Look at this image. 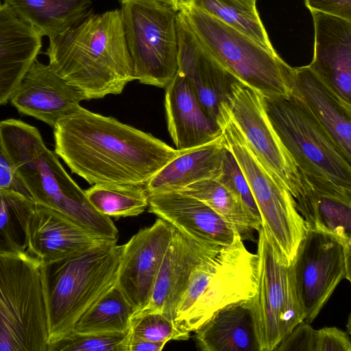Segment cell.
I'll return each instance as SVG.
<instances>
[{"label": "cell", "mask_w": 351, "mask_h": 351, "mask_svg": "<svg viewBox=\"0 0 351 351\" xmlns=\"http://www.w3.org/2000/svg\"><path fill=\"white\" fill-rule=\"evenodd\" d=\"M130 330L122 332H72L47 344V351H128Z\"/></svg>", "instance_id": "d6a6232c"}, {"label": "cell", "mask_w": 351, "mask_h": 351, "mask_svg": "<svg viewBox=\"0 0 351 351\" xmlns=\"http://www.w3.org/2000/svg\"><path fill=\"white\" fill-rule=\"evenodd\" d=\"M136 309L115 284L81 317L74 331L80 333L122 332L130 330Z\"/></svg>", "instance_id": "4316f807"}, {"label": "cell", "mask_w": 351, "mask_h": 351, "mask_svg": "<svg viewBox=\"0 0 351 351\" xmlns=\"http://www.w3.org/2000/svg\"><path fill=\"white\" fill-rule=\"evenodd\" d=\"M215 179L236 197L250 217L261 226V217L249 185L232 154L226 147Z\"/></svg>", "instance_id": "836d02e7"}, {"label": "cell", "mask_w": 351, "mask_h": 351, "mask_svg": "<svg viewBox=\"0 0 351 351\" xmlns=\"http://www.w3.org/2000/svg\"><path fill=\"white\" fill-rule=\"evenodd\" d=\"M165 343L153 342L139 338L130 333L128 340V351H160Z\"/></svg>", "instance_id": "f35d334b"}, {"label": "cell", "mask_w": 351, "mask_h": 351, "mask_svg": "<svg viewBox=\"0 0 351 351\" xmlns=\"http://www.w3.org/2000/svg\"><path fill=\"white\" fill-rule=\"evenodd\" d=\"M258 231V276L247 300L260 351L275 350L304 315L294 288L290 263L263 226Z\"/></svg>", "instance_id": "7c38bea8"}, {"label": "cell", "mask_w": 351, "mask_h": 351, "mask_svg": "<svg viewBox=\"0 0 351 351\" xmlns=\"http://www.w3.org/2000/svg\"><path fill=\"white\" fill-rule=\"evenodd\" d=\"M225 149L219 133L206 143L182 151L167 163L145 185L148 193L178 191L194 182L215 178Z\"/></svg>", "instance_id": "cb8c5ba5"}, {"label": "cell", "mask_w": 351, "mask_h": 351, "mask_svg": "<svg viewBox=\"0 0 351 351\" xmlns=\"http://www.w3.org/2000/svg\"><path fill=\"white\" fill-rule=\"evenodd\" d=\"M177 32L178 71L193 88L205 113L216 122L221 104L237 80L203 48L179 12Z\"/></svg>", "instance_id": "d6986e66"}, {"label": "cell", "mask_w": 351, "mask_h": 351, "mask_svg": "<svg viewBox=\"0 0 351 351\" xmlns=\"http://www.w3.org/2000/svg\"><path fill=\"white\" fill-rule=\"evenodd\" d=\"M292 93L351 161V106L341 102L308 65L293 68Z\"/></svg>", "instance_id": "603a6c76"}, {"label": "cell", "mask_w": 351, "mask_h": 351, "mask_svg": "<svg viewBox=\"0 0 351 351\" xmlns=\"http://www.w3.org/2000/svg\"><path fill=\"white\" fill-rule=\"evenodd\" d=\"M258 276V256L246 248L237 232L230 245L195 268L177 304L176 323L195 332L218 310L251 299Z\"/></svg>", "instance_id": "52a82bcc"}, {"label": "cell", "mask_w": 351, "mask_h": 351, "mask_svg": "<svg viewBox=\"0 0 351 351\" xmlns=\"http://www.w3.org/2000/svg\"><path fill=\"white\" fill-rule=\"evenodd\" d=\"M85 100L82 93L60 77L49 64L37 59L10 97L22 114L54 127L57 121Z\"/></svg>", "instance_id": "ac0fdd59"}, {"label": "cell", "mask_w": 351, "mask_h": 351, "mask_svg": "<svg viewBox=\"0 0 351 351\" xmlns=\"http://www.w3.org/2000/svg\"><path fill=\"white\" fill-rule=\"evenodd\" d=\"M130 333L139 338L167 343L171 340H187L190 332L180 328L175 320L162 312L141 310L131 322Z\"/></svg>", "instance_id": "1f68e13d"}, {"label": "cell", "mask_w": 351, "mask_h": 351, "mask_svg": "<svg viewBox=\"0 0 351 351\" xmlns=\"http://www.w3.org/2000/svg\"><path fill=\"white\" fill-rule=\"evenodd\" d=\"M165 108L168 130L179 151L206 143L217 135V123L205 113L196 94L178 70L165 88Z\"/></svg>", "instance_id": "7402d4cb"}, {"label": "cell", "mask_w": 351, "mask_h": 351, "mask_svg": "<svg viewBox=\"0 0 351 351\" xmlns=\"http://www.w3.org/2000/svg\"><path fill=\"white\" fill-rule=\"evenodd\" d=\"M223 103L254 155L270 176L292 195L304 219L308 218L316 194L274 130L263 95L237 80Z\"/></svg>", "instance_id": "9c48e42d"}, {"label": "cell", "mask_w": 351, "mask_h": 351, "mask_svg": "<svg viewBox=\"0 0 351 351\" xmlns=\"http://www.w3.org/2000/svg\"><path fill=\"white\" fill-rule=\"evenodd\" d=\"M1 3V0H0V3Z\"/></svg>", "instance_id": "b9f144b4"}, {"label": "cell", "mask_w": 351, "mask_h": 351, "mask_svg": "<svg viewBox=\"0 0 351 351\" xmlns=\"http://www.w3.org/2000/svg\"><path fill=\"white\" fill-rule=\"evenodd\" d=\"M136 80L165 88L178 70V12L158 0H119Z\"/></svg>", "instance_id": "30bf717a"}, {"label": "cell", "mask_w": 351, "mask_h": 351, "mask_svg": "<svg viewBox=\"0 0 351 351\" xmlns=\"http://www.w3.org/2000/svg\"><path fill=\"white\" fill-rule=\"evenodd\" d=\"M162 3H164L172 8H173L177 12H179L181 9L182 5L184 3V0H158Z\"/></svg>", "instance_id": "ab89813d"}, {"label": "cell", "mask_w": 351, "mask_h": 351, "mask_svg": "<svg viewBox=\"0 0 351 351\" xmlns=\"http://www.w3.org/2000/svg\"><path fill=\"white\" fill-rule=\"evenodd\" d=\"M250 1L256 2L257 0H250Z\"/></svg>", "instance_id": "60d3db41"}, {"label": "cell", "mask_w": 351, "mask_h": 351, "mask_svg": "<svg viewBox=\"0 0 351 351\" xmlns=\"http://www.w3.org/2000/svg\"><path fill=\"white\" fill-rule=\"evenodd\" d=\"M43 36L0 3V106L10 99L37 59Z\"/></svg>", "instance_id": "44dd1931"}, {"label": "cell", "mask_w": 351, "mask_h": 351, "mask_svg": "<svg viewBox=\"0 0 351 351\" xmlns=\"http://www.w3.org/2000/svg\"><path fill=\"white\" fill-rule=\"evenodd\" d=\"M84 192L93 206L109 217L138 216L149 204L145 186L95 184Z\"/></svg>", "instance_id": "4dcf8cb0"}, {"label": "cell", "mask_w": 351, "mask_h": 351, "mask_svg": "<svg viewBox=\"0 0 351 351\" xmlns=\"http://www.w3.org/2000/svg\"><path fill=\"white\" fill-rule=\"evenodd\" d=\"M117 241L78 225L56 210L35 204L28 226L27 252L46 263Z\"/></svg>", "instance_id": "e0dca14e"}, {"label": "cell", "mask_w": 351, "mask_h": 351, "mask_svg": "<svg viewBox=\"0 0 351 351\" xmlns=\"http://www.w3.org/2000/svg\"><path fill=\"white\" fill-rule=\"evenodd\" d=\"M312 11L335 16L351 21V0H304Z\"/></svg>", "instance_id": "8d00e7d4"}, {"label": "cell", "mask_w": 351, "mask_h": 351, "mask_svg": "<svg viewBox=\"0 0 351 351\" xmlns=\"http://www.w3.org/2000/svg\"><path fill=\"white\" fill-rule=\"evenodd\" d=\"M178 191L206 203L233 226L243 240H252L254 230L258 231L262 226L250 217L236 197L215 178L194 182Z\"/></svg>", "instance_id": "83f0119b"}, {"label": "cell", "mask_w": 351, "mask_h": 351, "mask_svg": "<svg viewBox=\"0 0 351 351\" xmlns=\"http://www.w3.org/2000/svg\"><path fill=\"white\" fill-rule=\"evenodd\" d=\"M173 232L172 225L158 217L123 245L116 285L136 312L149 302Z\"/></svg>", "instance_id": "5bb4252c"}, {"label": "cell", "mask_w": 351, "mask_h": 351, "mask_svg": "<svg viewBox=\"0 0 351 351\" xmlns=\"http://www.w3.org/2000/svg\"><path fill=\"white\" fill-rule=\"evenodd\" d=\"M179 12L203 48L237 80L263 96L292 93L293 68L276 52L184 0Z\"/></svg>", "instance_id": "8992f818"}, {"label": "cell", "mask_w": 351, "mask_h": 351, "mask_svg": "<svg viewBox=\"0 0 351 351\" xmlns=\"http://www.w3.org/2000/svg\"><path fill=\"white\" fill-rule=\"evenodd\" d=\"M40 265L27 251L0 253V351H47Z\"/></svg>", "instance_id": "ba28073f"}, {"label": "cell", "mask_w": 351, "mask_h": 351, "mask_svg": "<svg viewBox=\"0 0 351 351\" xmlns=\"http://www.w3.org/2000/svg\"><path fill=\"white\" fill-rule=\"evenodd\" d=\"M316 330L302 321L279 343L275 350L315 351Z\"/></svg>", "instance_id": "e575fe53"}, {"label": "cell", "mask_w": 351, "mask_h": 351, "mask_svg": "<svg viewBox=\"0 0 351 351\" xmlns=\"http://www.w3.org/2000/svg\"><path fill=\"white\" fill-rule=\"evenodd\" d=\"M267 114L316 196L351 204V161L301 101L263 96Z\"/></svg>", "instance_id": "277c9868"}, {"label": "cell", "mask_w": 351, "mask_h": 351, "mask_svg": "<svg viewBox=\"0 0 351 351\" xmlns=\"http://www.w3.org/2000/svg\"><path fill=\"white\" fill-rule=\"evenodd\" d=\"M22 21L49 38L62 34L93 13L92 0H4Z\"/></svg>", "instance_id": "484cf974"}, {"label": "cell", "mask_w": 351, "mask_h": 351, "mask_svg": "<svg viewBox=\"0 0 351 351\" xmlns=\"http://www.w3.org/2000/svg\"><path fill=\"white\" fill-rule=\"evenodd\" d=\"M216 122L225 147L232 154L249 185L262 226L291 263L307 230L293 197L270 176L254 155L223 102Z\"/></svg>", "instance_id": "8fae6325"}, {"label": "cell", "mask_w": 351, "mask_h": 351, "mask_svg": "<svg viewBox=\"0 0 351 351\" xmlns=\"http://www.w3.org/2000/svg\"><path fill=\"white\" fill-rule=\"evenodd\" d=\"M49 39V65L85 100L119 95L136 80L118 9L93 13Z\"/></svg>", "instance_id": "7a4b0ae2"}, {"label": "cell", "mask_w": 351, "mask_h": 351, "mask_svg": "<svg viewBox=\"0 0 351 351\" xmlns=\"http://www.w3.org/2000/svg\"><path fill=\"white\" fill-rule=\"evenodd\" d=\"M276 52L256 8L250 0H184Z\"/></svg>", "instance_id": "f1b7e54d"}, {"label": "cell", "mask_w": 351, "mask_h": 351, "mask_svg": "<svg viewBox=\"0 0 351 351\" xmlns=\"http://www.w3.org/2000/svg\"><path fill=\"white\" fill-rule=\"evenodd\" d=\"M311 69L344 104L351 106V21L317 11Z\"/></svg>", "instance_id": "2e32d148"}, {"label": "cell", "mask_w": 351, "mask_h": 351, "mask_svg": "<svg viewBox=\"0 0 351 351\" xmlns=\"http://www.w3.org/2000/svg\"><path fill=\"white\" fill-rule=\"evenodd\" d=\"M149 195V212L180 232L221 246L230 245L238 232L204 202L180 191Z\"/></svg>", "instance_id": "ffe728a7"}, {"label": "cell", "mask_w": 351, "mask_h": 351, "mask_svg": "<svg viewBox=\"0 0 351 351\" xmlns=\"http://www.w3.org/2000/svg\"><path fill=\"white\" fill-rule=\"evenodd\" d=\"M53 129L56 155L90 184L145 186L182 152L80 105L60 117Z\"/></svg>", "instance_id": "6da1fadb"}, {"label": "cell", "mask_w": 351, "mask_h": 351, "mask_svg": "<svg viewBox=\"0 0 351 351\" xmlns=\"http://www.w3.org/2000/svg\"><path fill=\"white\" fill-rule=\"evenodd\" d=\"M0 189L12 190L29 198L30 196L19 180L15 170L4 155L0 142ZM32 199V198H31Z\"/></svg>", "instance_id": "74e56055"}, {"label": "cell", "mask_w": 351, "mask_h": 351, "mask_svg": "<svg viewBox=\"0 0 351 351\" xmlns=\"http://www.w3.org/2000/svg\"><path fill=\"white\" fill-rule=\"evenodd\" d=\"M2 151L35 204L56 210L78 225L114 240L118 230L99 213L71 178L38 130L22 121H0Z\"/></svg>", "instance_id": "3957f363"}, {"label": "cell", "mask_w": 351, "mask_h": 351, "mask_svg": "<svg viewBox=\"0 0 351 351\" xmlns=\"http://www.w3.org/2000/svg\"><path fill=\"white\" fill-rule=\"evenodd\" d=\"M223 246L193 238L174 228L147 306L175 319L176 308L195 268Z\"/></svg>", "instance_id": "9a60e30c"}, {"label": "cell", "mask_w": 351, "mask_h": 351, "mask_svg": "<svg viewBox=\"0 0 351 351\" xmlns=\"http://www.w3.org/2000/svg\"><path fill=\"white\" fill-rule=\"evenodd\" d=\"M348 335L337 327L316 330L315 351H350Z\"/></svg>", "instance_id": "d590c367"}, {"label": "cell", "mask_w": 351, "mask_h": 351, "mask_svg": "<svg viewBox=\"0 0 351 351\" xmlns=\"http://www.w3.org/2000/svg\"><path fill=\"white\" fill-rule=\"evenodd\" d=\"M123 250V245L107 243L41 263L47 344L73 332L84 313L116 284Z\"/></svg>", "instance_id": "5b68a950"}, {"label": "cell", "mask_w": 351, "mask_h": 351, "mask_svg": "<svg viewBox=\"0 0 351 351\" xmlns=\"http://www.w3.org/2000/svg\"><path fill=\"white\" fill-rule=\"evenodd\" d=\"M351 242L328 232L307 228L290 269L304 321L318 315L339 283L350 281Z\"/></svg>", "instance_id": "4fadbf2b"}, {"label": "cell", "mask_w": 351, "mask_h": 351, "mask_svg": "<svg viewBox=\"0 0 351 351\" xmlns=\"http://www.w3.org/2000/svg\"><path fill=\"white\" fill-rule=\"evenodd\" d=\"M34 207L31 198L0 189V253L27 251L28 226Z\"/></svg>", "instance_id": "f546056e"}, {"label": "cell", "mask_w": 351, "mask_h": 351, "mask_svg": "<svg viewBox=\"0 0 351 351\" xmlns=\"http://www.w3.org/2000/svg\"><path fill=\"white\" fill-rule=\"evenodd\" d=\"M195 334L203 351H260L247 300L218 310Z\"/></svg>", "instance_id": "d4e9b609"}]
</instances>
